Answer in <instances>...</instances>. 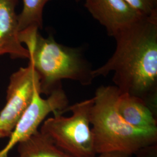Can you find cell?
Listing matches in <instances>:
<instances>
[{
	"label": "cell",
	"mask_w": 157,
	"mask_h": 157,
	"mask_svg": "<svg viewBox=\"0 0 157 157\" xmlns=\"http://www.w3.org/2000/svg\"><path fill=\"white\" fill-rule=\"evenodd\" d=\"M76 1H77V2H78V1H80V0H75Z\"/></svg>",
	"instance_id": "obj_16"
},
{
	"label": "cell",
	"mask_w": 157,
	"mask_h": 157,
	"mask_svg": "<svg viewBox=\"0 0 157 157\" xmlns=\"http://www.w3.org/2000/svg\"><path fill=\"white\" fill-rule=\"evenodd\" d=\"M37 90L40 91L39 76L30 62L12 74L6 90V105L0 112L1 132L10 137Z\"/></svg>",
	"instance_id": "obj_6"
},
{
	"label": "cell",
	"mask_w": 157,
	"mask_h": 157,
	"mask_svg": "<svg viewBox=\"0 0 157 157\" xmlns=\"http://www.w3.org/2000/svg\"><path fill=\"white\" fill-rule=\"evenodd\" d=\"M93 104L91 98L69 106L65 112L71 111L70 117L55 113L44 121L40 132L73 157H95L97 154L90 122Z\"/></svg>",
	"instance_id": "obj_4"
},
{
	"label": "cell",
	"mask_w": 157,
	"mask_h": 157,
	"mask_svg": "<svg viewBox=\"0 0 157 157\" xmlns=\"http://www.w3.org/2000/svg\"><path fill=\"white\" fill-rule=\"evenodd\" d=\"M113 38V55L93 69V76L113 72L112 82L121 94L140 98L157 114V12L141 17Z\"/></svg>",
	"instance_id": "obj_1"
},
{
	"label": "cell",
	"mask_w": 157,
	"mask_h": 157,
	"mask_svg": "<svg viewBox=\"0 0 157 157\" xmlns=\"http://www.w3.org/2000/svg\"><path fill=\"white\" fill-rule=\"evenodd\" d=\"M135 154L136 157H157V143L143 147Z\"/></svg>",
	"instance_id": "obj_13"
},
{
	"label": "cell",
	"mask_w": 157,
	"mask_h": 157,
	"mask_svg": "<svg viewBox=\"0 0 157 157\" xmlns=\"http://www.w3.org/2000/svg\"><path fill=\"white\" fill-rule=\"evenodd\" d=\"M17 0H0V56L8 54L12 59H29V52L19 37Z\"/></svg>",
	"instance_id": "obj_8"
},
{
	"label": "cell",
	"mask_w": 157,
	"mask_h": 157,
	"mask_svg": "<svg viewBox=\"0 0 157 157\" xmlns=\"http://www.w3.org/2000/svg\"><path fill=\"white\" fill-rule=\"evenodd\" d=\"M67 95L62 86L54 90L47 98L41 97L39 90L35 91L31 103L17 122L6 147L0 150V157H8L14 146L33 135L51 113L63 114L69 107Z\"/></svg>",
	"instance_id": "obj_5"
},
{
	"label": "cell",
	"mask_w": 157,
	"mask_h": 157,
	"mask_svg": "<svg viewBox=\"0 0 157 157\" xmlns=\"http://www.w3.org/2000/svg\"><path fill=\"white\" fill-rule=\"evenodd\" d=\"M19 157H73L40 131L17 144Z\"/></svg>",
	"instance_id": "obj_10"
},
{
	"label": "cell",
	"mask_w": 157,
	"mask_h": 157,
	"mask_svg": "<svg viewBox=\"0 0 157 157\" xmlns=\"http://www.w3.org/2000/svg\"><path fill=\"white\" fill-rule=\"evenodd\" d=\"M128 155L119 152H109L98 154L95 157H130Z\"/></svg>",
	"instance_id": "obj_14"
},
{
	"label": "cell",
	"mask_w": 157,
	"mask_h": 157,
	"mask_svg": "<svg viewBox=\"0 0 157 157\" xmlns=\"http://www.w3.org/2000/svg\"><path fill=\"white\" fill-rule=\"evenodd\" d=\"M84 6L112 37L143 17L124 0H85Z\"/></svg>",
	"instance_id": "obj_7"
},
{
	"label": "cell",
	"mask_w": 157,
	"mask_h": 157,
	"mask_svg": "<svg viewBox=\"0 0 157 157\" xmlns=\"http://www.w3.org/2000/svg\"><path fill=\"white\" fill-rule=\"evenodd\" d=\"M30 62L40 78V93L49 95L62 86V80H71L86 86L92 84L93 69L80 47L60 44L52 36L40 34L33 50L29 53Z\"/></svg>",
	"instance_id": "obj_3"
},
{
	"label": "cell",
	"mask_w": 157,
	"mask_h": 157,
	"mask_svg": "<svg viewBox=\"0 0 157 157\" xmlns=\"http://www.w3.org/2000/svg\"><path fill=\"white\" fill-rule=\"evenodd\" d=\"M117 110L121 117L135 128L157 132V114L152 111L144 100L134 95H119Z\"/></svg>",
	"instance_id": "obj_9"
},
{
	"label": "cell",
	"mask_w": 157,
	"mask_h": 157,
	"mask_svg": "<svg viewBox=\"0 0 157 157\" xmlns=\"http://www.w3.org/2000/svg\"><path fill=\"white\" fill-rule=\"evenodd\" d=\"M141 17H148L157 12V0H124Z\"/></svg>",
	"instance_id": "obj_12"
},
{
	"label": "cell",
	"mask_w": 157,
	"mask_h": 157,
	"mask_svg": "<svg viewBox=\"0 0 157 157\" xmlns=\"http://www.w3.org/2000/svg\"><path fill=\"white\" fill-rule=\"evenodd\" d=\"M50 0H23L22 10L17 14L19 31L31 26L43 28V10Z\"/></svg>",
	"instance_id": "obj_11"
},
{
	"label": "cell",
	"mask_w": 157,
	"mask_h": 157,
	"mask_svg": "<svg viewBox=\"0 0 157 157\" xmlns=\"http://www.w3.org/2000/svg\"><path fill=\"white\" fill-rule=\"evenodd\" d=\"M119 94L115 86H101L93 97L90 122L97 154L119 152L130 156L157 143V132L136 129L121 117L117 108Z\"/></svg>",
	"instance_id": "obj_2"
},
{
	"label": "cell",
	"mask_w": 157,
	"mask_h": 157,
	"mask_svg": "<svg viewBox=\"0 0 157 157\" xmlns=\"http://www.w3.org/2000/svg\"><path fill=\"white\" fill-rule=\"evenodd\" d=\"M8 136L4 132H2L0 131V139H2V138H4V137H8Z\"/></svg>",
	"instance_id": "obj_15"
}]
</instances>
